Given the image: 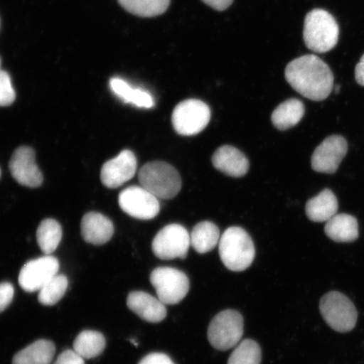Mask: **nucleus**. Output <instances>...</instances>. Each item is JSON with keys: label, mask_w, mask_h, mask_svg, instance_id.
Listing matches in <instances>:
<instances>
[{"label": "nucleus", "mask_w": 364, "mask_h": 364, "mask_svg": "<svg viewBox=\"0 0 364 364\" xmlns=\"http://www.w3.org/2000/svg\"><path fill=\"white\" fill-rule=\"evenodd\" d=\"M285 78L294 90L311 101H324L331 93L334 76L320 58L308 54L295 58L285 70Z\"/></svg>", "instance_id": "obj_1"}, {"label": "nucleus", "mask_w": 364, "mask_h": 364, "mask_svg": "<svg viewBox=\"0 0 364 364\" xmlns=\"http://www.w3.org/2000/svg\"><path fill=\"white\" fill-rule=\"evenodd\" d=\"M218 252L228 269L243 272L252 266L256 250L253 240L242 228L230 227L220 237Z\"/></svg>", "instance_id": "obj_2"}, {"label": "nucleus", "mask_w": 364, "mask_h": 364, "mask_svg": "<svg viewBox=\"0 0 364 364\" xmlns=\"http://www.w3.org/2000/svg\"><path fill=\"white\" fill-rule=\"evenodd\" d=\"M303 36L304 43L311 51L329 52L338 43V22L328 11L315 9L307 14L304 20Z\"/></svg>", "instance_id": "obj_3"}, {"label": "nucleus", "mask_w": 364, "mask_h": 364, "mask_svg": "<svg viewBox=\"0 0 364 364\" xmlns=\"http://www.w3.org/2000/svg\"><path fill=\"white\" fill-rule=\"evenodd\" d=\"M139 180L141 186L158 198H174L181 188L179 172L163 161L145 164L139 171Z\"/></svg>", "instance_id": "obj_4"}, {"label": "nucleus", "mask_w": 364, "mask_h": 364, "mask_svg": "<svg viewBox=\"0 0 364 364\" xmlns=\"http://www.w3.org/2000/svg\"><path fill=\"white\" fill-rule=\"evenodd\" d=\"M320 311L326 324L340 333H348L356 326V307L347 296L338 291H331L323 296Z\"/></svg>", "instance_id": "obj_5"}, {"label": "nucleus", "mask_w": 364, "mask_h": 364, "mask_svg": "<svg viewBox=\"0 0 364 364\" xmlns=\"http://www.w3.org/2000/svg\"><path fill=\"white\" fill-rule=\"evenodd\" d=\"M244 334L242 316L234 309L218 313L208 330V339L213 348L227 351L237 345Z\"/></svg>", "instance_id": "obj_6"}, {"label": "nucleus", "mask_w": 364, "mask_h": 364, "mask_svg": "<svg viewBox=\"0 0 364 364\" xmlns=\"http://www.w3.org/2000/svg\"><path fill=\"white\" fill-rule=\"evenodd\" d=\"M210 119V108L200 100H186L177 105L172 113L173 127L177 134L182 136L201 133Z\"/></svg>", "instance_id": "obj_7"}, {"label": "nucleus", "mask_w": 364, "mask_h": 364, "mask_svg": "<svg viewBox=\"0 0 364 364\" xmlns=\"http://www.w3.org/2000/svg\"><path fill=\"white\" fill-rule=\"evenodd\" d=\"M150 283L156 290L158 299L164 304H176L184 299L189 292L188 276L176 268L161 267L150 275Z\"/></svg>", "instance_id": "obj_8"}, {"label": "nucleus", "mask_w": 364, "mask_h": 364, "mask_svg": "<svg viewBox=\"0 0 364 364\" xmlns=\"http://www.w3.org/2000/svg\"><path fill=\"white\" fill-rule=\"evenodd\" d=\"M191 237L186 228L172 224L163 228L154 237L153 252L161 260L184 259L188 256Z\"/></svg>", "instance_id": "obj_9"}, {"label": "nucleus", "mask_w": 364, "mask_h": 364, "mask_svg": "<svg viewBox=\"0 0 364 364\" xmlns=\"http://www.w3.org/2000/svg\"><path fill=\"white\" fill-rule=\"evenodd\" d=\"M118 202L122 211L138 220H152L161 210L158 198L141 186H132L122 191Z\"/></svg>", "instance_id": "obj_10"}, {"label": "nucleus", "mask_w": 364, "mask_h": 364, "mask_svg": "<svg viewBox=\"0 0 364 364\" xmlns=\"http://www.w3.org/2000/svg\"><path fill=\"white\" fill-rule=\"evenodd\" d=\"M59 262L51 255L34 259L25 264L19 275V284L26 292L40 291L43 287L58 275Z\"/></svg>", "instance_id": "obj_11"}, {"label": "nucleus", "mask_w": 364, "mask_h": 364, "mask_svg": "<svg viewBox=\"0 0 364 364\" xmlns=\"http://www.w3.org/2000/svg\"><path fill=\"white\" fill-rule=\"evenodd\" d=\"M348 149L347 140L343 136H328L314 152L311 158L312 169L326 174H334L347 154Z\"/></svg>", "instance_id": "obj_12"}, {"label": "nucleus", "mask_w": 364, "mask_h": 364, "mask_svg": "<svg viewBox=\"0 0 364 364\" xmlns=\"http://www.w3.org/2000/svg\"><path fill=\"white\" fill-rule=\"evenodd\" d=\"M10 171L18 183L36 188L43 184V176L36 165L33 149L21 146L13 153L9 164Z\"/></svg>", "instance_id": "obj_13"}, {"label": "nucleus", "mask_w": 364, "mask_h": 364, "mask_svg": "<svg viewBox=\"0 0 364 364\" xmlns=\"http://www.w3.org/2000/svg\"><path fill=\"white\" fill-rule=\"evenodd\" d=\"M136 159L130 150L125 149L115 158L104 164L101 180L108 188H117L135 176Z\"/></svg>", "instance_id": "obj_14"}, {"label": "nucleus", "mask_w": 364, "mask_h": 364, "mask_svg": "<svg viewBox=\"0 0 364 364\" xmlns=\"http://www.w3.org/2000/svg\"><path fill=\"white\" fill-rule=\"evenodd\" d=\"M127 307L142 320L159 323L165 320L167 311L161 300L145 292L135 291L127 296Z\"/></svg>", "instance_id": "obj_15"}, {"label": "nucleus", "mask_w": 364, "mask_h": 364, "mask_svg": "<svg viewBox=\"0 0 364 364\" xmlns=\"http://www.w3.org/2000/svg\"><path fill=\"white\" fill-rule=\"evenodd\" d=\"M218 171L232 177H242L249 171V161L238 149L230 145L218 148L212 157Z\"/></svg>", "instance_id": "obj_16"}, {"label": "nucleus", "mask_w": 364, "mask_h": 364, "mask_svg": "<svg viewBox=\"0 0 364 364\" xmlns=\"http://www.w3.org/2000/svg\"><path fill=\"white\" fill-rule=\"evenodd\" d=\"M81 235L86 242L102 245L113 236L114 226L111 220L100 213L90 212L82 218Z\"/></svg>", "instance_id": "obj_17"}, {"label": "nucleus", "mask_w": 364, "mask_h": 364, "mask_svg": "<svg viewBox=\"0 0 364 364\" xmlns=\"http://www.w3.org/2000/svg\"><path fill=\"white\" fill-rule=\"evenodd\" d=\"M338 211V201L330 189L323 190L306 203V212L309 220L313 222H327Z\"/></svg>", "instance_id": "obj_18"}, {"label": "nucleus", "mask_w": 364, "mask_h": 364, "mask_svg": "<svg viewBox=\"0 0 364 364\" xmlns=\"http://www.w3.org/2000/svg\"><path fill=\"white\" fill-rule=\"evenodd\" d=\"M325 233L336 242H353L358 238V220L347 213H340L326 222Z\"/></svg>", "instance_id": "obj_19"}, {"label": "nucleus", "mask_w": 364, "mask_h": 364, "mask_svg": "<svg viewBox=\"0 0 364 364\" xmlns=\"http://www.w3.org/2000/svg\"><path fill=\"white\" fill-rule=\"evenodd\" d=\"M55 354V346L48 340H38L22 349L13 358L12 364H50Z\"/></svg>", "instance_id": "obj_20"}, {"label": "nucleus", "mask_w": 364, "mask_h": 364, "mask_svg": "<svg viewBox=\"0 0 364 364\" xmlns=\"http://www.w3.org/2000/svg\"><path fill=\"white\" fill-rule=\"evenodd\" d=\"M304 112L306 110L301 101L297 99L287 100L272 112V124L279 130H288L301 121Z\"/></svg>", "instance_id": "obj_21"}, {"label": "nucleus", "mask_w": 364, "mask_h": 364, "mask_svg": "<svg viewBox=\"0 0 364 364\" xmlns=\"http://www.w3.org/2000/svg\"><path fill=\"white\" fill-rule=\"evenodd\" d=\"M191 245L199 254L211 252L220 243V232L218 226L212 222L199 223L193 228L190 235Z\"/></svg>", "instance_id": "obj_22"}, {"label": "nucleus", "mask_w": 364, "mask_h": 364, "mask_svg": "<svg viewBox=\"0 0 364 364\" xmlns=\"http://www.w3.org/2000/svg\"><path fill=\"white\" fill-rule=\"evenodd\" d=\"M110 87L114 94L126 103L133 104L141 108H152L154 106L151 95L143 90L134 89L124 80L112 78Z\"/></svg>", "instance_id": "obj_23"}, {"label": "nucleus", "mask_w": 364, "mask_h": 364, "mask_svg": "<svg viewBox=\"0 0 364 364\" xmlns=\"http://www.w3.org/2000/svg\"><path fill=\"white\" fill-rule=\"evenodd\" d=\"M106 339L98 331H84L77 336L74 350L84 359L97 358L106 348Z\"/></svg>", "instance_id": "obj_24"}, {"label": "nucleus", "mask_w": 364, "mask_h": 364, "mask_svg": "<svg viewBox=\"0 0 364 364\" xmlns=\"http://www.w3.org/2000/svg\"><path fill=\"white\" fill-rule=\"evenodd\" d=\"M62 235L61 225L53 218L42 221L36 231L39 247L46 255H51L55 252L62 240Z\"/></svg>", "instance_id": "obj_25"}, {"label": "nucleus", "mask_w": 364, "mask_h": 364, "mask_svg": "<svg viewBox=\"0 0 364 364\" xmlns=\"http://www.w3.org/2000/svg\"><path fill=\"white\" fill-rule=\"evenodd\" d=\"M125 11L139 17L162 15L170 6L171 0H117Z\"/></svg>", "instance_id": "obj_26"}, {"label": "nucleus", "mask_w": 364, "mask_h": 364, "mask_svg": "<svg viewBox=\"0 0 364 364\" xmlns=\"http://www.w3.org/2000/svg\"><path fill=\"white\" fill-rule=\"evenodd\" d=\"M68 280L65 275H56L39 291L38 301L46 306L56 304L65 294Z\"/></svg>", "instance_id": "obj_27"}, {"label": "nucleus", "mask_w": 364, "mask_h": 364, "mask_svg": "<svg viewBox=\"0 0 364 364\" xmlns=\"http://www.w3.org/2000/svg\"><path fill=\"white\" fill-rule=\"evenodd\" d=\"M262 350L253 340H244L236 347L228 364H261Z\"/></svg>", "instance_id": "obj_28"}, {"label": "nucleus", "mask_w": 364, "mask_h": 364, "mask_svg": "<svg viewBox=\"0 0 364 364\" xmlns=\"http://www.w3.org/2000/svg\"><path fill=\"white\" fill-rule=\"evenodd\" d=\"M16 92L10 75L0 68V107H9L15 102Z\"/></svg>", "instance_id": "obj_29"}, {"label": "nucleus", "mask_w": 364, "mask_h": 364, "mask_svg": "<svg viewBox=\"0 0 364 364\" xmlns=\"http://www.w3.org/2000/svg\"><path fill=\"white\" fill-rule=\"evenodd\" d=\"M14 294H15V289L11 284H0V313L10 306Z\"/></svg>", "instance_id": "obj_30"}, {"label": "nucleus", "mask_w": 364, "mask_h": 364, "mask_svg": "<svg viewBox=\"0 0 364 364\" xmlns=\"http://www.w3.org/2000/svg\"><path fill=\"white\" fill-rule=\"evenodd\" d=\"M53 364H85V359L75 350H65Z\"/></svg>", "instance_id": "obj_31"}, {"label": "nucleus", "mask_w": 364, "mask_h": 364, "mask_svg": "<svg viewBox=\"0 0 364 364\" xmlns=\"http://www.w3.org/2000/svg\"><path fill=\"white\" fill-rule=\"evenodd\" d=\"M139 364H175V363L166 354L154 353L144 357Z\"/></svg>", "instance_id": "obj_32"}, {"label": "nucleus", "mask_w": 364, "mask_h": 364, "mask_svg": "<svg viewBox=\"0 0 364 364\" xmlns=\"http://www.w3.org/2000/svg\"><path fill=\"white\" fill-rule=\"evenodd\" d=\"M202 1L218 11H224L233 4L234 0H202Z\"/></svg>", "instance_id": "obj_33"}, {"label": "nucleus", "mask_w": 364, "mask_h": 364, "mask_svg": "<svg viewBox=\"0 0 364 364\" xmlns=\"http://www.w3.org/2000/svg\"><path fill=\"white\" fill-rule=\"evenodd\" d=\"M355 79L358 85L364 86V54L355 68Z\"/></svg>", "instance_id": "obj_34"}, {"label": "nucleus", "mask_w": 364, "mask_h": 364, "mask_svg": "<svg viewBox=\"0 0 364 364\" xmlns=\"http://www.w3.org/2000/svg\"><path fill=\"white\" fill-rule=\"evenodd\" d=\"M340 88V86H338V87L336 89V92H339Z\"/></svg>", "instance_id": "obj_35"}, {"label": "nucleus", "mask_w": 364, "mask_h": 364, "mask_svg": "<svg viewBox=\"0 0 364 364\" xmlns=\"http://www.w3.org/2000/svg\"><path fill=\"white\" fill-rule=\"evenodd\" d=\"M0 68H1V58H0Z\"/></svg>", "instance_id": "obj_36"}, {"label": "nucleus", "mask_w": 364, "mask_h": 364, "mask_svg": "<svg viewBox=\"0 0 364 364\" xmlns=\"http://www.w3.org/2000/svg\"><path fill=\"white\" fill-rule=\"evenodd\" d=\"M0 176H1V171H0Z\"/></svg>", "instance_id": "obj_37"}]
</instances>
